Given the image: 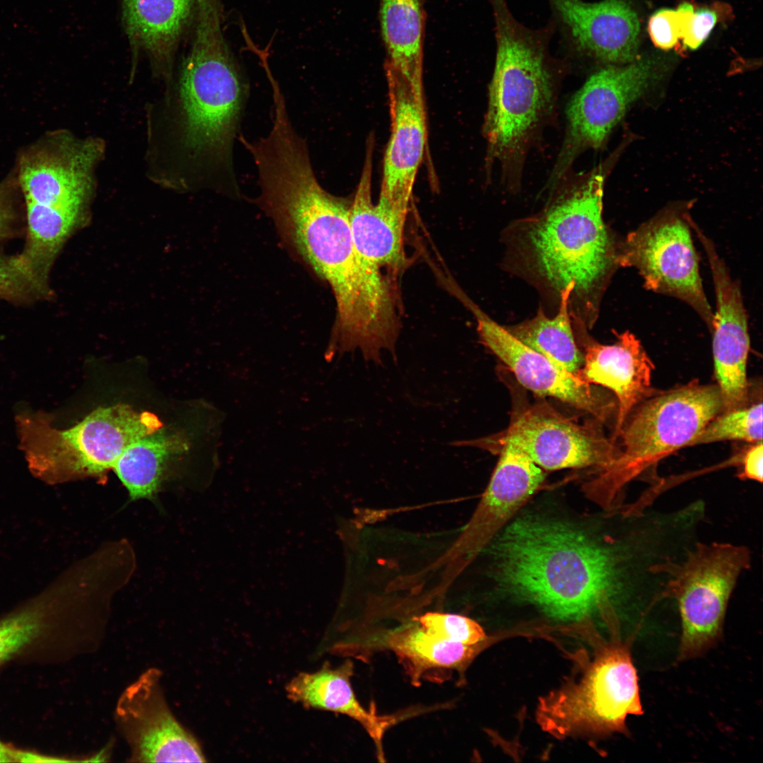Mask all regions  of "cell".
I'll return each mask as SVG.
<instances>
[{"label": "cell", "instance_id": "obj_1", "mask_svg": "<svg viewBox=\"0 0 763 763\" xmlns=\"http://www.w3.org/2000/svg\"><path fill=\"white\" fill-rule=\"evenodd\" d=\"M494 550L504 588L562 620L613 612L620 598L659 599L668 581L666 542L645 515H630L622 536L610 541L560 522L521 518L499 534Z\"/></svg>", "mask_w": 763, "mask_h": 763}, {"label": "cell", "instance_id": "obj_2", "mask_svg": "<svg viewBox=\"0 0 763 763\" xmlns=\"http://www.w3.org/2000/svg\"><path fill=\"white\" fill-rule=\"evenodd\" d=\"M244 148L257 169L255 202L275 223L282 237L328 283L337 307L333 332L363 339L386 327L397 304L382 271L359 254L353 237L350 202L326 191L314 172L306 141L288 121Z\"/></svg>", "mask_w": 763, "mask_h": 763}, {"label": "cell", "instance_id": "obj_3", "mask_svg": "<svg viewBox=\"0 0 763 763\" xmlns=\"http://www.w3.org/2000/svg\"><path fill=\"white\" fill-rule=\"evenodd\" d=\"M495 21L496 54L483 126L486 164H499L502 180L519 185L528 150L552 117L565 62L553 57L554 22L529 28L506 0H487Z\"/></svg>", "mask_w": 763, "mask_h": 763}, {"label": "cell", "instance_id": "obj_4", "mask_svg": "<svg viewBox=\"0 0 763 763\" xmlns=\"http://www.w3.org/2000/svg\"><path fill=\"white\" fill-rule=\"evenodd\" d=\"M607 165L565 175L526 232L538 273L559 293L574 285L578 297L598 298L619 266L617 242L603 219Z\"/></svg>", "mask_w": 763, "mask_h": 763}, {"label": "cell", "instance_id": "obj_5", "mask_svg": "<svg viewBox=\"0 0 763 763\" xmlns=\"http://www.w3.org/2000/svg\"><path fill=\"white\" fill-rule=\"evenodd\" d=\"M195 30L181 75L187 144L211 162L218 188L239 193L233 146L249 85L223 37L219 0H197Z\"/></svg>", "mask_w": 763, "mask_h": 763}, {"label": "cell", "instance_id": "obj_6", "mask_svg": "<svg viewBox=\"0 0 763 763\" xmlns=\"http://www.w3.org/2000/svg\"><path fill=\"white\" fill-rule=\"evenodd\" d=\"M16 423L30 471L49 485L88 478L105 483L130 444L163 427L153 413L122 403L100 407L64 430L54 427L51 416L40 411L24 410Z\"/></svg>", "mask_w": 763, "mask_h": 763}, {"label": "cell", "instance_id": "obj_7", "mask_svg": "<svg viewBox=\"0 0 763 763\" xmlns=\"http://www.w3.org/2000/svg\"><path fill=\"white\" fill-rule=\"evenodd\" d=\"M723 403L716 384L697 381L657 393L639 403L625 420L615 460L591 483L609 507L623 488L666 456L690 443L716 415Z\"/></svg>", "mask_w": 763, "mask_h": 763}, {"label": "cell", "instance_id": "obj_8", "mask_svg": "<svg viewBox=\"0 0 763 763\" xmlns=\"http://www.w3.org/2000/svg\"><path fill=\"white\" fill-rule=\"evenodd\" d=\"M643 713L629 649L616 642L600 649L577 681L544 697L537 721L558 738L579 733L627 734V716Z\"/></svg>", "mask_w": 763, "mask_h": 763}, {"label": "cell", "instance_id": "obj_9", "mask_svg": "<svg viewBox=\"0 0 763 763\" xmlns=\"http://www.w3.org/2000/svg\"><path fill=\"white\" fill-rule=\"evenodd\" d=\"M751 560L745 545L699 540L678 566L667 594L680 618V661L701 656L719 640L730 598Z\"/></svg>", "mask_w": 763, "mask_h": 763}, {"label": "cell", "instance_id": "obj_10", "mask_svg": "<svg viewBox=\"0 0 763 763\" xmlns=\"http://www.w3.org/2000/svg\"><path fill=\"white\" fill-rule=\"evenodd\" d=\"M451 445L492 453L509 446L539 467L551 471L590 466L601 471L617 454V446L599 425L579 424L542 400L515 406L508 427L495 434L454 441Z\"/></svg>", "mask_w": 763, "mask_h": 763}, {"label": "cell", "instance_id": "obj_11", "mask_svg": "<svg viewBox=\"0 0 763 763\" xmlns=\"http://www.w3.org/2000/svg\"><path fill=\"white\" fill-rule=\"evenodd\" d=\"M687 213L662 211L620 242V266L635 268L646 288L690 306L711 328L714 313L705 295Z\"/></svg>", "mask_w": 763, "mask_h": 763}, {"label": "cell", "instance_id": "obj_12", "mask_svg": "<svg viewBox=\"0 0 763 763\" xmlns=\"http://www.w3.org/2000/svg\"><path fill=\"white\" fill-rule=\"evenodd\" d=\"M661 65L656 57H646L625 66L610 64L587 78L567 107L564 139L548 187L569 173L581 153L605 145L627 107L660 78Z\"/></svg>", "mask_w": 763, "mask_h": 763}, {"label": "cell", "instance_id": "obj_13", "mask_svg": "<svg viewBox=\"0 0 763 763\" xmlns=\"http://www.w3.org/2000/svg\"><path fill=\"white\" fill-rule=\"evenodd\" d=\"M162 672L149 668L117 702L114 719L131 762H206L194 735L175 716L161 685Z\"/></svg>", "mask_w": 763, "mask_h": 763}, {"label": "cell", "instance_id": "obj_14", "mask_svg": "<svg viewBox=\"0 0 763 763\" xmlns=\"http://www.w3.org/2000/svg\"><path fill=\"white\" fill-rule=\"evenodd\" d=\"M495 453L499 459L473 515L432 564L442 568L441 588L451 584L545 479L541 468L519 450L504 446Z\"/></svg>", "mask_w": 763, "mask_h": 763}, {"label": "cell", "instance_id": "obj_15", "mask_svg": "<svg viewBox=\"0 0 763 763\" xmlns=\"http://www.w3.org/2000/svg\"><path fill=\"white\" fill-rule=\"evenodd\" d=\"M99 153L95 141H77L62 131L46 134L25 148L15 170L25 203L83 207Z\"/></svg>", "mask_w": 763, "mask_h": 763}, {"label": "cell", "instance_id": "obj_16", "mask_svg": "<svg viewBox=\"0 0 763 763\" xmlns=\"http://www.w3.org/2000/svg\"><path fill=\"white\" fill-rule=\"evenodd\" d=\"M460 299L476 319L482 344L507 365L521 386L539 396L553 397L590 413L598 421L608 418L615 406L609 396L521 343L463 295Z\"/></svg>", "mask_w": 763, "mask_h": 763}, {"label": "cell", "instance_id": "obj_17", "mask_svg": "<svg viewBox=\"0 0 763 763\" xmlns=\"http://www.w3.org/2000/svg\"><path fill=\"white\" fill-rule=\"evenodd\" d=\"M693 230L706 252L715 288L716 312L710 331L714 374L725 411L744 406L748 401L747 317L739 284L731 276L713 242L699 226Z\"/></svg>", "mask_w": 763, "mask_h": 763}, {"label": "cell", "instance_id": "obj_18", "mask_svg": "<svg viewBox=\"0 0 763 763\" xmlns=\"http://www.w3.org/2000/svg\"><path fill=\"white\" fill-rule=\"evenodd\" d=\"M391 117L379 197L408 213L427 141L423 88L386 73Z\"/></svg>", "mask_w": 763, "mask_h": 763}, {"label": "cell", "instance_id": "obj_19", "mask_svg": "<svg viewBox=\"0 0 763 763\" xmlns=\"http://www.w3.org/2000/svg\"><path fill=\"white\" fill-rule=\"evenodd\" d=\"M571 47L610 64L630 62L637 52L639 22L625 0H548Z\"/></svg>", "mask_w": 763, "mask_h": 763}, {"label": "cell", "instance_id": "obj_20", "mask_svg": "<svg viewBox=\"0 0 763 763\" xmlns=\"http://www.w3.org/2000/svg\"><path fill=\"white\" fill-rule=\"evenodd\" d=\"M584 363L575 374L587 384H597L613 391L617 413L612 440L617 437L632 410L656 391L651 386L654 365L639 340L627 331L617 333L610 345L581 335Z\"/></svg>", "mask_w": 763, "mask_h": 763}, {"label": "cell", "instance_id": "obj_21", "mask_svg": "<svg viewBox=\"0 0 763 763\" xmlns=\"http://www.w3.org/2000/svg\"><path fill=\"white\" fill-rule=\"evenodd\" d=\"M373 141L367 148L349 219L355 245L361 256L382 271L397 270L405 261L403 232L407 214L379 198L372 200Z\"/></svg>", "mask_w": 763, "mask_h": 763}, {"label": "cell", "instance_id": "obj_22", "mask_svg": "<svg viewBox=\"0 0 763 763\" xmlns=\"http://www.w3.org/2000/svg\"><path fill=\"white\" fill-rule=\"evenodd\" d=\"M353 673V664L350 661L337 668L326 663L316 672L299 673L288 683L285 691L290 700L306 708L331 711L357 721L373 739L378 756L382 758L383 736L398 718L378 715L361 705L351 686Z\"/></svg>", "mask_w": 763, "mask_h": 763}, {"label": "cell", "instance_id": "obj_23", "mask_svg": "<svg viewBox=\"0 0 763 763\" xmlns=\"http://www.w3.org/2000/svg\"><path fill=\"white\" fill-rule=\"evenodd\" d=\"M197 0H121L122 22L133 50L169 67L181 37L194 18Z\"/></svg>", "mask_w": 763, "mask_h": 763}, {"label": "cell", "instance_id": "obj_24", "mask_svg": "<svg viewBox=\"0 0 763 763\" xmlns=\"http://www.w3.org/2000/svg\"><path fill=\"white\" fill-rule=\"evenodd\" d=\"M162 428L130 444L112 468L130 502L146 499L158 504L172 459L188 448L182 435Z\"/></svg>", "mask_w": 763, "mask_h": 763}, {"label": "cell", "instance_id": "obj_25", "mask_svg": "<svg viewBox=\"0 0 763 763\" xmlns=\"http://www.w3.org/2000/svg\"><path fill=\"white\" fill-rule=\"evenodd\" d=\"M385 71L422 87L425 16L422 0H379Z\"/></svg>", "mask_w": 763, "mask_h": 763}, {"label": "cell", "instance_id": "obj_26", "mask_svg": "<svg viewBox=\"0 0 763 763\" xmlns=\"http://www.w3.org/2000/svg\"><path fill=\"white\" fill-rule=\"evenodd\" d=\"M26 241L18 257L44 288L61 247L81 221L83 207L54 208L25 203Z\"/></svg>", "mask_w": 763, "mask_h": 763}, {"label": "cell", "instance_id": "obj_27", "mask_svg": "<svg viewBox=\"0 0 763 763\" xmlns=\"http://www.w3.org/2000/svg\"><path fill=\"white\" fill-rule=\"evenodd\" d=\"M481 644L465 645L439 638L420 625L408 626L391 633L388 645L415 680L430 673L459 670L471 661Z\"/></svg>", "mask_w": 763, "mask_h": 763}, {"label": "cell", "instance_id": "obj_28", "mask_svg": "<svg viewBox=\"0 0 763 763\" xmlns=\"http://www.w3.org/2000/svg\"><path fill=\"white\" fill-rule=\"evenodd\" d=\"M573 291L574 285L569 284L560 292V307L554 317L539 311L531 319L506 329L559 368L576 374L584 363V355L575 341L569 317V302Z\"/></svg>", "mask_w": 763, "mask_h": 763}, {"label": "cell", "instance_id": "obj_29", "mask_svg": "<svg viewBox=\"0 0 763 763\" xmlns=\"http://www.w3.org/2000/svg\"><path fill=\"white\" fill-rule=\"evenodd\" d=\"M67 604L64 591L56 584L44 596L0 620V665L39 637L53 614Z\"/></svg>", "mask_w": 763, "mask_h": 763}, {"label": "cell", "instance_id": "obj_30", "mask_svg": "<svg viewBox=\"0 0 763 763\" xmlns=\"http://www.w3.org/2000/svg\"><path fill=\"white\" fill-rule=\"evenodd\" d=\"M726 440L762 442V403L725 410L713 418L688 446Z\"/></svg>", "mask_w": 763, "mask_h": 763}, {"label": "cell", "instance_id": "obj_31", "mask_svg": "<svg viewBox=\"0 0 763 763\" xmlns=\"http://www.w3.org/2000/svg\"><path fill=\"white\" fill-rule=\"evenodd\" d=\"M51 295V290L42 286L25 268L17 255H0V300L24 304L46 300Z\"/></svg>", "mask_w": 763, "mask_h": 763}, {"label": "cell", "instance_id": "obj_32", "mask_svg": "<svg viewBox=\"0 0 763 763\" xmlns=\"http://www.w3.org/2000/svg\"><path fill=\"white\" fill-rule=\"evenodd\" d=\"M419 623L426 632L439 638L465 645L481 644L486 638L478 622L460 615L427 613L419 618Z\"/></svg>", "mask_w": 763, "mask_h": 763}, {"label": "cell", "instance_id": "obj_33", "mask_svg": "<svg viewBox=\"0 0 763 763\" xmlns=\"http://www.w3.org/2000/svg\"><path fill=\"white\" fill-rule=\"evenodd\" d=\"M716 4L711 6L695 9L693 5L683 2L679 5L682 12V38L683 46L691 50L697 49L707 39L719 18Z\"/></svg>", "mask_w": 763, "mask_h": 763}, {"label": "cell", "instance_id": "obj_34", "mask_svg": "<svg viewBox=\"0 0 763 763\" xmlns=\"http://www.w3.org/2000/svg\"><path fill=\"white\" fill-rule=\"evenodd\" d=\"M682 12L679 7L676 10L663 8L655 12L650 18L648 30L653 44L664 50L677 46L682 38Z\"/></svg>", "mask_w": 763, "mask_h": 763}, {"label": "cell", "instance_id": "obj_35", "mask_svg": "<svg viewBox=\"0 0 763 763\" xmlns=\"http://www.w3.org/2000/svg\"><path fill=\"white\" fill-rule=\"evenodd\" d=\"M20 191L15 172L0 182V241L17 232L18 212L16 196Z\"/></svg>", "mask_w": 763, "mask_h": 763}, {"label": "cell", "instance_id": "obj_36", "mask_svg": "<svg viewBox=\"0 0 763 763\" xmlns=\"http://www.w3.org/2000/svg\"><path fill=\"white\" fill-rule=\"evenodd\" d=\"M762 442L752 443L739 457L738 477L742 480L762 482Z\"/></svg>", "mask_w": 763, "mask_h": 763}, {"label": "cell", "instance_id": "obj_37", "mask_svg": "<svg viewBox=\"0 0 763 763\" xmlns=\"http://www.w3.org/2000/svg\"><path fill=\"white\" fill-rule=\"evenodd\" d=\"M11 757L13 762H61L72 761L59 757L45 756L32 752L20 750L13 747H11Z\"/></svg>", "mask_w": 763, "mask_h": 763}, {"label": "cell", "instance_id": "obj_38", "mask_svg": "<svg viewBox=\"0 0 763 763\" xmlns=\"http://www.w3.org/2000/svg\"><path fill=\"white\" fill-rule=\"evenodd\" d=\"M0 762H13L11 747L0 741Z\"/></svg>", "mask_w": 763, "mask_h": 763}]
</instances>
